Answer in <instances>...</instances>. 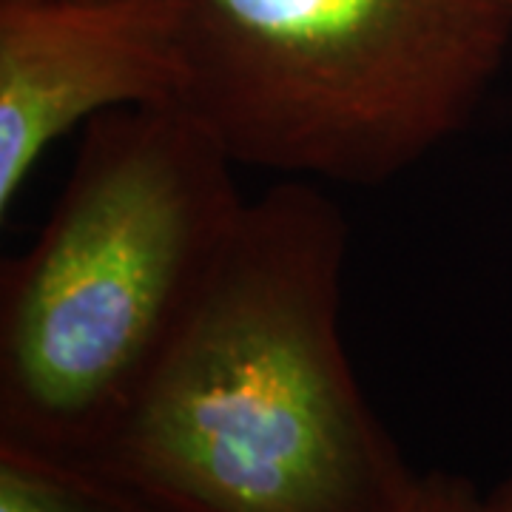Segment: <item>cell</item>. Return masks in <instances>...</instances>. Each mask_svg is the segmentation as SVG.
Listing matches in <instances>:
<instances>
[{"label":"cell","instance_id":"8992f818","mask_svg":"<svg viewBox=\"0 0 512 512\" xmlns=\"http://www.w3.org/2000/svg\"><path fill=\"white\" fill-rule=\"evenodd\" d=\"M390 512H484V493L458 473L427 470L416 473L410 490Z\"/></svg>","mask_w":512,"mask_h":512},{"label":"cell","instance_id":"3957f363","mask_svg":"<svg viewBox=\"0 0 512 512\" xmlns=\"http://www.w3.org/2000/svg\"><path fill=\"white\" fill-rule=\"evenodd\" d=\"M180 103L237 168L376 188L473 120L501 0H168Z\"/></svg>","mask_w":512,"mask_h":512},{"label":"cell","instance_id":"6da1fadb","mask_svg":"<svg viewBox=\"0 0 512 512\" xmlns=\"http://www.w3.org/2000/svg\"><path fill=\"white\" fill-rule=\"evenodd\" d=\"M345 254V217L313 183L248 200L163 362L86 461L180 512L393 510L416 473L345 353Z\"/></svg>","mask_w":512,"mask_h":512},{"label":"cell","instance_id":"52a82bcc","mask_svg":"<svg viewBox=\"0 0 512 512\" xmlns=\"http://www.w3.org/2000/svg\"><path fill=\"white\" fill-rule=\"evenodd\" d=\"M484 512H512V476L484 493Z\"/></svg>","mask_w":512,"mask_h":512},{"label":"cell","instance_id":"ba28073f","mask_svg":"<svg viewBox=\"0 0 512 512\" xmlns=\"http://www.w3.org/2000/svg\"><path fill=\"white\" fill-rule=\"evenodd\" d=\"M504 6H507V12H510V20H512V0H501Z\"/></svg>","mask_w":512,"mask_h":512},{"label":"cell","instance_id":"277c9868","mask_svg":"<svg viewBox=\"0 0 512 512\" xmlns=\"http://www.w3.org/2000/svg\"><path fill=\"white\" fill-rule=\"evenodd\" d=\"M180 86L168 0H0V217L63 134Z\"/></svg>","mask_w":512,"mask_h":512},{"label":"cell","instance_id":"7a4b0ae2","mask_svg":"<svg viewBox=\"0 0 512 512\" xmlns=\"http://www.w3.org/2000/svg\"><path fill=\"white\" fill-rule=\"evenodd\" d=\"M183 109L92 120L37 239L0 271V441L94 458L177 339L248 200Z\"/></svg>","mask_w":512,"mask_h":512},{"label":"cell","instance_id":"5b68a950","mask_svg":"<svg viewBox=\"0 0 512 512\" xmlns=\"http://www.w3.org/2000/svg\"><path fill=\"white\" fill-rule=\"evenodd\" d=\"M0 512H180L100 464L0 441Z\"/></svg>","mask_w":512,"mask_h":512}]
</instances>
